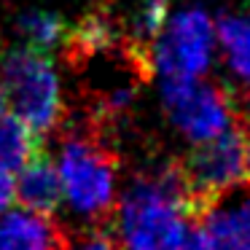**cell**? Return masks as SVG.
<instances>
[{
	"label": "cell",
	"mask_w": 250,
	"mask_h": 250,
	"mask_svg": "<svg viewBox=\"0 0 250 250\" xmlns=\"http://www.w3.org/2000/svg\"><path fill=\"white\" fill-rule=\"evenodd\" d=\"M113 212L121 250H183L196 229V210L178 162H159L140 172Z\"/></svg>",
	"instance_id": "6da1fadb"
},
{
	"label": "cell",
	"mask_w": 250,
	"mask_h": 250,
	"mask_svg": "<svg viewBox=\"0 0 250 250\" xmlns=\"http://www.w3.org/2000/svg\"><path fill=\"white\" fill-rule=\"evenodd\" d=\"M116 153L94 126L70 129L60 143L57 175L62 199L89 221H105L116 207Z\"/></svg>",
	"instance_id": "7a4b0ae2"
},
{
	"label": "cell",
	"mask_w": 250,
	"mask_h": 250,
	"mask_svg": "<svg viewBox=\"0 0 250 250\" xmlns=\"http://www.w3.org/2000/svg\"><path fill=\"white\" fill-rule=\"evenodd\" d=\"M0 89L19 121L43 140L62 121V83L49 51L19 46L0 54Z\"/></svg>",
	"instance_id": "3957f363"
},
{
	"label": "cell",
	"mask_w": 250,
	"mask_h": 250,
	"mask_svg": "<svg viewBox=\"0 0 250 250\" xmlns=\"http://www.w3.org/2000/svg\"><path fill=\"white\" fill-rule=\"evenodd\" d=\"M215 19L199 6L169 14L159 38L148 46V67L162 81L205 78L215 60Z\"/></svg>",
	"instance_id": "277c9868"
},
{
	"label": "cell",
	"mask_w": 250,
	"mask_h": 250,
	"mask_svg": "<svg viewBox=\"0 0 250 250\" xmlns=\"http://www.w3.org/2000/svg\"><path fill=\"white\" fill-rule=\"evenodd\" d=\"M162 103L167 119L188 143H207L239 124L237 103L218 83L202 81H162Z\"/></svg>",
	"instance_id": "5b68a950"
},
{
	"label": "cell",
	"mask_w": 250,
	"mask_h": 250,
	"mask_svg": "<svg viewBox=\"0 0 250 250\" xmlns=\"http://www.w3.org/2000/svg\"><path fill=\"white\" fill-rule=\"evenodd\" d=\"M245 135L248 132L234 124L212 140L196 143L188 156L178 162L196 218L212 199L245 180Z\"/></svg>",
	"instance_id": "8992f818"
},
{
	"label": "cell",
	"mask_w": 250,
	"mask_h": 250,
	"mask_svg": "<svg viewBox=\"0 0 250 250\" xmlns=\"http://www.w3.org/2000/svg\"><path fill=\"white\" fill-rule=\"evenodd\" d=\"M207 250H250V183L242 180L196 218Z\"/></svg>",
	"instance_id": "52a82bcc"
},
{
	"label": "cell",
	"mask_w": 250,
	"mask_h": 250,
	"mask_svg": "<svg viewBox=\"0 0 250 250\" xmlns=\"http://www.w3.org/2000/svg\"><path fill=\"white\" fill-rule=\"evenodd\" d=\"M67 234L51 215L33 210L0 212V250H67Z\"/></svg>",
	"instance_id": "ba28073f"
},
{
	"label": "cell",
	"mask_w": 250,
	"mask_h": 250,
	"mask_svg": "<svg viewBox=\"0 0 250 250\" xmlns=\"http://www.w3.org/2000/svg\"><path fill=\"white\" fill-rule=\"evenodd\" d=\"M14 188H17V202L24 210L33 212L51 215V212H57V207L62 202L57 164L43 151H38L27 164L19 167V175L14 178Z\"/></svg>",
	"instance_id": "9c48e42d"
},
{
	"label": "cell",
	"mask_w": 250,
	"mask_h": 250,
	"mask_svg": "<svg viewBox=\"0 0 250 250\" xmlns=\"http://www.w3.org/2000/svg\"><path fill=\"white\" fill-rule=\"evenodd\" d=\"M215 41L226 67L250 92V11H226L215 19Z\"/></svg>",
	"instance_id": "30bf717a"
},
{
	"label": "cell",
	"mask_w": 250,
	"mask_h": 250,
	"mask_svg": "<svg viewBox=\"0 0 250 250\" xmlns=\"http://www.w3.org/2000/svg\"><path fill=\"white\" fill-rule=\"evenodd\" d=\"M67 46L81 57H92L100 51H113L126 43L124 27L108 8H92L73 30H67Z\"/></svg>",
	"instance_id": "8fae6325"
},
{
	"label": "cell",
	"mask_w": 250,
	"mask_h": 250,
	"mask_svg": "<svg viewBox=\"0 0 250 250\" xmlns=\"http://www.w3.org/2000/svg\"><path fill=\"white\" fill-rule=\"evenodd\" d=\"M41 151V137L14 113H0V167L17 172Z\"/></svg>",
	"instance_id": "7c38bea8"
},
{
	"label": "cell",
	"mask_w": 250,
	"mask_h": 250,
	"mask_svg": "<svg viewBox=\"0 0 250 250\" xmlns=\"http://www.w3.org/2000/svg\"><path fill=\"white\" fill-rule=\"evenodd\" d=\"M67 24L60 14L51 11H27L17 19V33L22 35L24 46L41 51H51L67 41Z\"/></svg>",
	"instance_id": "4fadbf2b"
},
{
	"label": "cell",
	"mask_w": 250,
	"mask_h": 250,
	"mask_svg": "<svg viewBox=\"0 0 250 250\" xmlns=\"http://www.w3.org/2000/svg\"><path fill=\"white\" fill-rule=\"evenodd\" d=\"M67 250H121V248L108 231H103V229H92V231L81 234L76 242L67 245Z\"/></svg>",
	"instance_id": "5bb4252c"
},
{
	"label": "cell",
	"mask_w": 250,
	"mask_h": 250,
	"mask_svg": "<svg viewBox=\"0 0 250 250\" xmlns=\"http://www.w3.org/2000/svg\"><path fill=\"white\" fill-rule=\"evenodd\" d=\"M17 202V188H14V175L0 167V212Z\"/></svg>",
	"instance_id": "9a60e30c"
},
{
	"label": "cell",
	"mask_w": 250,
	"mask_h": 250,
	"mask_svg": "<svg viewBox=\"0 0 250 250\" xmlns=\"http://www.w3.org/2000/svg\"><path fill=\"white\" fill-rule=\"evenodd\" d=\"M245 180L250 183V135H245Z\"/></svg>",
	"instance_id": "2e32d148"
},
{
	"label": "cell",
	"mask_w": 250,
	"mask_h": 250,
	"mask_svg": "<svg viewBox=\"0 0 250 250\" xmlns=\"http://www.w3.org/2000/svg\"><path fill=\"white\" fill-rule=\"evenodd\" d=\"M3 110H8V103H6V94H3V89H0V113Z\"/></svg>",
	"instance_id": "e0dca14e"
}]
</instances>
